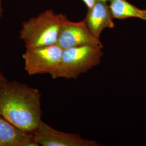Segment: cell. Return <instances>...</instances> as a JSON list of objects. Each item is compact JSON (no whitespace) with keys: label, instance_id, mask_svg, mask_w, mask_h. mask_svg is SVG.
<instances>
[{"label":"cell","instance_id":"cell-1","mask_svg":"<svg viewBox=\"0 0 146 146\" xmlns=\"http://www.w3.org/2000/svg\"><path fill=\"white\" fill-rule=\"evenodd\" d=\"M41 96L37 89L7 81L0 87V115L17 128L33 133L42 121Z\"/></svg>","mask_w":146,"mask_h":146},{"label":"cell","instance_id":"cell-2","mask_svg":"<svg viewBox=\"0 0 146 146\" xmlns=\"http://www.w3.org/2000/svg\"><path fill=\"white\" fill-rule=\"evenodd\" d=\"M66 15L52 9L44 11L35 17L23 22L20 37L27 48L57 44Z\"/></svg>","mask_w":146,"mask_h":146},{"label":"cell","instance_id":"cell-3","mask_svg":"<svg viewBox=\"0 0 146 146\" xmlns=\"http://www.w3.org/2000/svg\"><path fill=\"white\" fill-rule=\"evenodd\" d=\"M103 56L101 47L84 46L63 49L58 68L50 75L53 79L76 80L100 64Z\"/></svg>","mask_w":146,"mask_h":146},{"label":"cell","instance_id":"cell-4","mask_svg":"<svg viewBox=\"0 0 146 146\" xmlns=\"http://www.w3.org/2000/svg\"><path fill=\"white\" fill-rule=\"evenodd\" d=\"M63 50L58 44L27 48L22 55L26 71L31 76L50 74L58 68Z\"/></svg>","mask_w":146,"mask_h":146},{"label":"cell","instance_id":"cell-5","mask_svg":"<svg viewBox=\"0 0 146 146\" xmlns=\"http://www.w3.org/2000/svg\"><path fill=\"white\" fill-rule=\"evenodd\" d=\"M57 44L63 49L84 46L104 47L100 38L91 33L84 20L73 22L68 19L61 28Z\"/></svg>","mask_w":146,"mask_h":146},{"label":"cell","instance_id":"cell-6","mask_svg":"<svg viewBox=\"0 0 146 146\" xmlns=\"http://www.w3.org/2000/svg\"><path fill=\"white\" fill-rule=\"evenodd\" d=\"M35 141L42 146H101L94 140L84 139L76 133L58 131L41 121L34 132Z\"/></svg>","mask_w":146,"mask_h":146},{"label":"cell","instance_id":"cell-7","mask_svg":"<svg viewBox=\"0 0 146 146\" xmlns=\"http://www.w3.org/2000/svg\"><path fill=\"white\" fill-rule=\"evenodd\" d=\"M114 19L107 2L97 0L94 5L88 8L84 20L94 36L100 38L104 29L114 28Z\"/></svg>","mask_w":146,"mask_h":146},{"label":"cell","instance_id":"cell-8","mask_svg":"<svg viewBox=\"0 0 146 146\" xmlns=\"http://www.w3.org/2000/svg\"><path fill=\"white\" fill-rule=\"evenodd\" d=\"M33 133L17 128L0 115V146H24Z\"/></svg>","mask_w":146,"mask_h":146},{"label":"cell","instance_id":"cell-9","mask_svg":"<svg viewBox=\"0 0 146 146\" xmlns=\"http://www.w3.org/2000/svg\"><path fill=\"white\" fill-rule=\"evenodd\" d=\"M109 6L114 19L125 20L134 17L146 21V10L136 7L127 0H111Z\"/></svg>","mask_w":146,"mask_h":146},{"label":"cell","instance_id":"cell-10","mask_svg":"<svg viewBox=\"0 0 146 146\" xmlns=\"http://www.w3.org/2000/svg\"><path fill=\"white\" fill-rule=\"evenodd\" d=\"M88 8L92 7L95 3L97 0H82Z\"/></svg>","mask_w":146,"mask_h":146},{"label":"cell","instance_id":"cell-11","mask_svg":"<svg viewBox=\"0 0 146 146\" xmlns=\"http://www.w3.org/2000/svg\"><path fill=\"white\" fill-rule=\"evenodd\" d=\"M7 81V80L5 78V76L3 75V74L1 73V71H0V87L1 86H2Z\"/></svg>","mask_w":146,"mask_h":146},{"label":"cell","instance_id":"cell-12","mask_svg":"<svg viewBox=\"0 0 146 146\" xmlns=\"http://www.w3.org/2000/svg\"><path fill=\"white\" fill-rule=\"evenodd\" d=\"M3 14V8H2V0H0V20L2 18Z\"/></svg>","mask_w":146,"mask_h":146},{"label":"cell","instance_id":"cell-13","mask_svg":"<svg viewBox=\"0 0 146 146\" xmlns=\"http://www.w3.org/2000/svg\"><path fill=\"white\" fill-rule=\"evenodd\" d=\"M99 1H104V2H110V1H111V0H99Z\"/></svg>","mask_w":146,"mask_h":146}]
</instances>
